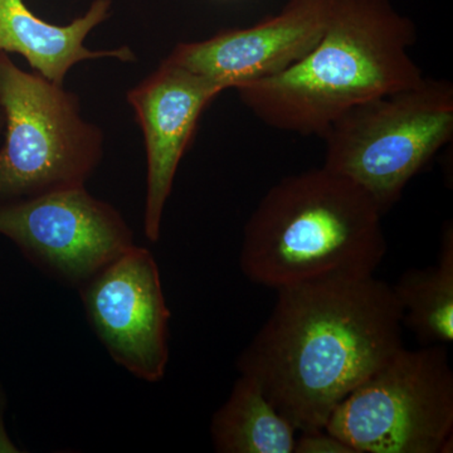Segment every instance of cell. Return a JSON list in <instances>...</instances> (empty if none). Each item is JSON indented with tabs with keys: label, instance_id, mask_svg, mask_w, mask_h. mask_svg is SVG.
<instances>
[{
	"label": "cell",
	"instance_id": "1",
	"mask_svg": "<svg viewBox=\"0 0 453 453\" xmlns=\"http://www.w3.org/2000/svg\"><path fill=\"white\" fill-rule=\"evenodd\" d=\"M237 359L297 432L324 429L336 407L404 347L392 285L374 275L277 290Z\"/></svg>",
	"mask_w": 453,
	"mask_h": 453
},
{
	"label": "cell",
	"instance_id": "2",
	"mask_svg": "<svg viewBox=\"0 0 453 453\" xmlns=\"http://www.w3.org/2000/svg\"><path fill=\"white\" fill-rule=\"evenodd\" d=\"M417 28L390 0H330L308 55L283 73L235 89L267 127L323 136L350 107L422 81L410 55Z\"/></svg>",
	"mask_w": 453,
	"mask_h": 453
},
{
	"label": "cell",
	"instance_id": "3",
	"mask_svg": "<svg viewBox=\"0 0 453 453\" xmlns=\"http://www.w3.org/2000/svg\"><path fill=\"white\" fill-rule=\"evenodd\" d=\"M381 217L362 187L323 166L288 175L247 220L241 270L275 291L374 275L387 253Z\"/></svg>",
	"mask_w": 453,
	"mask_h": 453
},
{
	"label": "cell",
	"instance_id": "4",
	"mask_svg": "<svg viewBox=\"0 0 453 453\" xmlns=\"http://www.w3.org/2000/svg\"><path fill=\"white\" fill-rule=\"evenodd\" d=\"M452 136V83L423 77L335 119L321 136L323 168L362 187L384 216Z\"/></svg>",
	"mask_w": 453,
	"mask_h": 453
},
{
	"label": "cell",
	"instance_id": "5",
	"mask_svg": "<svg viewBox=\"0 0 453 453\" xmlns=\"http://www.w3.org/2000/svg\"><path fill=\"white\" fill-rule=\"evenodd\" d=\"M0 203L85 186L103 157L104 136L76 95L28 73L0 52Z\"/></svg>",
	"mask_w": 453,
	"mask_h": 453
},
{
	"label": "cell",
	"instance_id": "6",
	"mask_svg": "<svg viewBox=\"0 0 453 453\" xmlns=\"http://www.w3.org/2000/svg\"><path fill=\"white\" fill-rule=\"evenodd\" d=\"M325 429L356 453L452 452L446 345L399 349L334 410Z\"/></svg>",
	"mask_w": 453,
	"mask_h": 453
},
{
	"label": "cell",
	"instance_id": "7",
	"mask_svg": "<svg viewBox=\"0 0 453 453\" xmlns=\"http://www.w3.org/2000/svg\"><path fill=\"white\" fill-rule=\"evenodd\" d=\"M0 234L35 266L79 290L135 246L121 214L85 186L0 203Z\"/></svg>",
	"mask_w": 453,
	"mask_h": 453
},
{
	"label": "cell",
	"instance_id": "8",
	"mask_svg": "<svg viewBox=\"0 0 453 453\" xmlns=\"http://www.w3.org/2000/svg\"><path fill=\"white\" fill-rule=\"evenodd\" d=\"M92 329L112 359L139 380L159 381L169 362L170 311L157 261L134 246L80 288Z\"/></svg>",
	"mask_w": 453,
	"mask_h": 453
},
{
	"label": "cell",
	"instance_id": "9",
	"mask_svg": "<svg viewBox=\"0 0 453 453\" xmlns=\"http://www.w3.org/2000/svg\"><path fill=\"white\" fill-rule=\"evenodd\" d=\"M330 0H286L281 11L249 28L179 43L166 61L222 91L270 79L303 58L323 35Z\"/></svg>",
	"mask_w": 453,
	"mask_h": 453
},
{
	"label": "cell",
	"instance_id": "10",
	"mask_svg": "<svg viewBox=\"0 0 453 453\" xmlns=\"http://www.w3.org/2000/svg\"><path fill=\"white\" fill-rule=\"evenodd\" d=\"M222 92L216 83L165 59L127 94L145 142L144 228L151 242L159 240L179 164L195 136L202 112Z\"/></svg>",
	"mask_w": 453,
	"mask_h": 453
},
{
	"label": "cell",
	"instance_id": "11",
	"mask_svg": "<svg viewBox=\"0 0 453 453\" xmlns=\"http://www.w3.org/2000/svg\"><path fill=\"white\" fill-rule=\"evenodd\" d=\"M111 0H94L83 16L70 25L56 26L35 16L23 0H0V52L25 57L44 79L64 86L65 76L79 62L95 58L135 59L127 47L91 50L86 38L110 16Z\"/></svg>",
	"mask_w": 453,
	"mask_h": 453
},
{
	"label": "cell",
	"instance_id": "12",
	"mask_svg": "<svg viewBox=\"0 0 453 453\" xmlns=\"http://www.w3.org/2000/svg\"><path fill=\"white\" fill-rule=\"evenodd\" d=\"M296 432L258 384L244 375L235 380L211 425L214 449L219 453H294Z\"/></svg>",
	"mask_w": 453,
	"mask_h": 453
},
{
	"label": "cell",
	"instance_id": "13",
	"mask_svg": "<svg viewBox=\"0 0 453 453\" xmlns=\"http://www.w3.org/2000/svg\"><path fill=\"white\" fill-rule=\"evenodd\" d=\"M393 292L402 309V325L422 345L453 342V226L441 235L436 264L411 268L399 277Z\"/></svg>",
	"mask_w": 453,
	"mask_h": 453
},
{
	"label": "cell",
	"instance_id": "14",
	"mask_svg": "<svg viewBox=\"0 0 453 453\" xmlns=\"http://www.w3.org/2000/svg\"><path fill=\"white\" fill-rule=\"evenodd\" d=\"M300 434L295 442V453H356L350 446L325 428Z\"/></svg>",
	"mask_w": 453,
	"mask_h": 453
},
{
	"label": "cell",
	"instance_id": "15",
	"mask_svg": "<svg viewBox=\"0 0 453 453\" xmlns=\"http://www.w3.org/2000/svg\"><path fill=\"white\" fill-rule=\"evenodd\" d=\"M2 401L3 399L0 398V453H18L20 452V449L12 441L4 425V416H3L4 408H3Z\"/></svg>",
	"mask_w": 453,
	"mask_h": 453
}]
</instances>
